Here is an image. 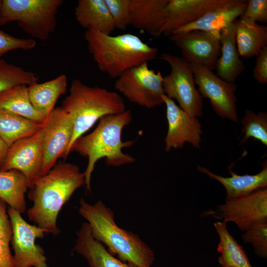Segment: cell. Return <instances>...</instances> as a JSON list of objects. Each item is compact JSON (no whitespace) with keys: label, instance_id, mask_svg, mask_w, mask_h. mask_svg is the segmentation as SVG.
Segmentation results:
<instances>
[{"label":"cell","instance_id":"cell-1","mask_svg":"<svg viewBox=\"0 0 267 267\" xmlns=\"http://www.w3.org/2000/svg\"><path fill=\"white\" fill-rule=\"evenodd\" d=\"M85 184L84 172L70 163H59L33 183L28 198L33 203L27 210L29 220L57 235L60 233L57 218L63 206L74 192Z\"/></svg>","mask_w":267,"mask_h":267},{"label":"cell","instance_id":"cell-2","mask_svg":"<svg viewBox=\"0 0 267 267\" xmlns=\"http://www.w3.org/2000/svg\"><path fill=\"white\" fill-rule=\"evenodd\" d=\"M78 213L88 223L92 236L111 254L134 267H151L154 251L137 234L120 227L114 213L102 201L91 204L81 198Z\"/></svg>","mask_w":267,"mask_h":267},{"label":"cell","instance_id":"cell-3","mask_svg":"<svg viewBox=\"0 0 267 267\" xmlns=\"http://www.w3.org/2000/svg\"><path fill=\"white\" fill-rule=\"evenodd\" d=\"M132 115L130 110L116 115L101 118L98 125L90 134L82 135L74 143L72 151H74L88 159V164L84 172L86 189L91 191V178L96 162L105 159L108 166L119 167L135 161L131 155L124 153L122 150L134 144V140L123 141L122 132L130 124Z\"/></svg>","mask_w":267,"mask_h":267},{"label":"cell","instance_id":"cell-4","mask_svg":"<svg viewBox=\"0 0 267 267\" xmlns=\"http://www.w3.org/2000/svg\"><path fill=\"white\" fill-rule=\"evenodd\" d=\"M88 50L101 72L117 78L126 70L155 59L158 49L139 37L126 33L105 35L92 29L84 34Z\"/></svg>","mask_w":267,"mask_h":267},{"label":"cell","instance_id":"cell-5","mask_svg":"<svg viewBox=\"0 0 267 267\" xmlns=\"http://www.w3.org/2000/svg\"><path fill=\"white\" fill-rule=\"evenodd\" d=\"M61 107L71 117L73 132L66 158L77 139L83 135L101 118L124 112L125 102L118 93L99 87H91L79 79L73 80L69 94Z\"/></svg>","mask_w":267,"mask_h":267},{"label":"cell","instance_id":"cell-6","mask_svg":"<svg viewBox=\"0 0 267 267\" xmlns=\"http://www.w3.org/2000/svg\"><path fill=\"white\" fill-rule=\"evenodd\" d=\"M63 0H2L0 25L16 22L33 38L46 40L55 31Z\"/></svg>","mask_w":267,"mask_h":267},{"label":"cell","instance_id":"cell-7","mask_svg":"<svg viewBox=\"0 0 267 267\" xmlns=\"http://www.w3.org/2000/svg\"><path fill=\"white\" fill-rule=\"evenodd\" d=\"M158 58L167 62L170 73L163 77L165 95L176 100L178 106L188 115L200 117L203 114L202 97L196 88L190 63L183 57L163 53Z\"/></svg>","mask_w":267,"mask_h":267},{"label":"cell","instance_id":"cell-8","mask_svg":"<svg viewBox=\"0 0 267 267\" xmlns=\"http://www.w3.org/2000/svg\"><path fill=\"white\" fill-rule=\"evenodd\" d=\"M163 76L148 62L129 69L118 77L115 88L129 101L147 109L164 104Z\"/></svg>","mask_w":267,"mask_h":267},{"label":"cell","instance_id":"cell-9","mask_svg":"<svg viewBox=\"0 0 267 267\" xmlns=\"http://www.w3.org/2000/svg\"><path fill=\"white\" fill-rule=\"evenodd\" d=\"M7 213L12 228L11 244L15 267H48L43 248L35 243L47 231L29 223L21 213L11 208H7Z\"/></svg>","mask_w":267,"mask_h":267},{"label":"cell","instance_id":"cell-10","mask_svg":"<svg viewBox=\"0 0 267 267\" xmlns=\"http://www.w3.org/2000/svg\"><path fill=\"white\" fill-rule=\"evenodd\" d=\"M189 63L202 97L209 99L213 110L218 115L238 122L237 98L235 95L236 85L224 81L213 71L201 64Z\"/></svg>","mask_w":267,"mask_h":267},{"label":"cell","instance_id":"cell-11","mask_svg":"<svg viewBox=\"0 0 267 267\" xmlns=\"http://www.w3.org/2000/svg\"><path fill=\"white\" fill-rule=\"evenodd\" d=\"M43 160L41 176L47 174L59 158H66L73 132L70 115L61 107L55 108L42 125Z\"/></svg>","mask_w":267,"mask_h":267},{"label":"cell","instance_id":"cell-12","mask_svg":"<svg viewBox=\"0 0 267 267\" xmlns=\"http://www.w3.org/2000/svg\"><path fill=\"white\" fill-rule=\"evenodd\" d=\"M211 214L225 223L234 222L244 231L254 223L267 220V189H259L246 196L226 200Z\"/></svg>","mask_w":267,"mask_h":267},{"label":"cell","instance_id":"cell-13","mask_svg":"<svg viewBox=\"0 0 267 267\" xmlns=\"http://www.w3.org/2000/svg\"><path fill=\"white\" fill-rule=\"evenodd\" d=\"M221 32L191 31L169 37L189 63H195L213 71L220 54Z\"/></svg>","mask_w":267,"mask_h":267},{"label":"cell","instance_id":"cell-14","mask_svg":"<svg viewBox=\"0 0 267 267\" xmlns=\"http://www.w3.org/2000/svg\"><path fill=\"white\" fill-rule=\"evenodd\" d=\"M43 160L41 128L34 134L19 139L9 147L0 171L14 169L20 171L26 177L31 188L35 180L41 176Z\"/></svg>","mask_w":267,"mask_h":267},{"label":"cell","instance_id":"cell-15","mask_svg":"<svg viewBox=\"0 0 267 267\" xmlns=\"http://www.w3.org/2000/svg\"><path fill=\"white\" fill-rule=\"evenodd\" d=\"M166 108L168 124L167 134L165 138V150L172 148H182L185 142L194 147L200 148L202 134L201 124L197 117L191 116L182 110L175 101L166 95L163 97Z\"/></svg>","mask_w":267,"mask_h":267},{"label":"cell","instance_id":"cell-16","mask_svg":"<svg viewBox=\"0 0 267 267\" xmlns=\"http://www.w3.org/2000/svg\"><path fill=\"white\" fill-rule=\"evenodd\" d=\"M229 0H168L162 35L169 37L180 28L198 20Z\"/></svg>","mask_w":267,"mask_h":267},{"label":"cell","instance_id":"cell-17","mask_svg":"<svg viewBox=\"0 0 267 267\" xmlns=\"http://www.w3.org/2000/svg\"><path fill=\"white\" fill-rule=\"evenodd\" d=\"M74 250L89 267H134L120 260L92 235L88 223L84 222L76 232Z\"/></svg>","mask_w":267,"mask_h":267},{"label":"cell","instance_id":"cell-18","mask_svg":"<svg viewBox=\"0 0 267 267\" xmlns=\"http://www.w3.org/2000/svg\"><path fill=\"white\" fill-rule=\"evenodd\" d=\"M168 0H131L129 25L158 38L162 35Z\"/></svg>","mask_w":267,"mask_h":267},{"label":"cell","instance_id":"cell-19","mask_svg":"<svg viewBox=\"0 0 267 267\" xmlns=\"http://www.w3.org/2000/svg\"><path fill=\"white\" fill-rule=\"evenodd\" d=\"M247 3L246 0H229L227 3L206 13L195 21L180 28L175 33L191 31L221 32L242 15Z\"/></svg>","mask_w":267,"mask_h":267},{"label":"cell","instance_id":"cell-20","mask_svg":"<svg viewBox=\"0 0 267 267\" xmlns=\"http://www.w3.org/2000/svg\"><path fill=\"white\" fill-rule=\"evenodd\" d=\"M235 32L234 22L221 31L220 54L215 68L218 76L231 83H234L245 68L237 48Z\"/></svg>","mask_w":267,"mask_h":267},{"label":"cell","instance_id":"cell-21","mask_svg":"<svg viewBox=\"0 0 267 267\" xmlns=\"http://www.w3.org/2000/svg\"><path fill=\"white\" fill-rule=\"evenodd\" d=\"M197 168L199 172L218 181L224 186L226 193V200L246 196L259 189L267 188V186L266 161L263 164L262 170L253 175H239L229 168L231 177H223L199 165H197Z\"/></svg>","mask_w":267,"mask_h":267},{"label":"cell","instance_id":"cell-22","mask_svg":"<svg viewBox=\"0 0 267 267\" xmlns=\"http://www.w3.org/2000/svg\"><path fill=\"white\" fill-rule=\"evenodd\" d=\"M75 15L78 24L86 30L111 35L116 29L105 0H79Z\"/></svg>","mask_w":267,"mask_h":267},{"label":"cell","instance_id":"cell-23","mask_svg":"<svg viewBox=\"0 0 267 267\" xmlns=\"http://www.w3.org/2000/svg\"><path fill=\"white\" fill-rule=\"evenodd\" d=\"M234 23L236 44L239 55L245 58L256 57L267 46V26L242 17Z\"/></svg>","mask_w":267,"mask_h":267},{"label":"cell","instance_id":"cell-24","mask_svg":"<svg viewBox=\"0 0 267 267\" xmlns=\"http://www.w3.org/2000/svg\"><path fill=\"white\" fill-rule=\"evenodd\" d=\"M67 77L61 74L43 83H36L28 86L29 96L35 109L46 118L55 108L59 97L66 92Z\"/></svg>","mask_w":267,"mask_h":267},{"label":"cell","instance_id":"cell-25","mask_svg":"<svg viewBox=\"0 0 267 267\" xmlns=\"http://www.w3.org/2000/svg\"><path fill=\"white\" fill-rule=\"evenodd\" d=\"M29 188L26 177L20 171H0V199L21 214L27 210L25 193Z\"/></svg>","mask_w":267,"mask_h":267},{"label":"cell","instance_id":"cell-26","mask_svg":"<svg viewBox=\"0 0 267 267\" xmlns=\"http://www.w3.org/2000/svg\"><path fill=\"white\" fill-rule=\"evenodd\" d=\"M0 109L22 116L39 124L45 119L32 104L28 86L20 85L0 92Z\"/></svg>","mask_w":267,"mask_h":267},{"label":"cell","instance_id":"cell-27","mask_svg":"<svg viewBox=\"0 0 267 267\" xmlns=\"http://www.w3.org/2000/svg\"><path fill=\"white\" fill-rule=\"evenodd\" d=\"M214 226L220 240L217 247L220 265L222 267H252L243 247L228 231L226 223L217 222Z\"/></svg>","mask_w":267,"mask_h":267},{"label":"cell","instance_id":"cell-28","mask_svg":"<svg viewBox=\"0 0 267 267\" xmlns=\"http://www.w3.org/2000/svg\"><path fill=\"white\" fill-rule=\"evenodd\" d=\"M42 125L0 109V137L9 147L17 140L36 134Z\"/></svg>","mask_w":267,"mask_h":267},{"label":"cell","instance_id":"cell-29","mask_svg":"<svg viewBox=\"0 0 267 267\" xmlns=\"http://www.w3.org/2000/svg\"><path fill=\"white\" fill-rule=\"evenodd\" d=\"M39 78L37 74L0 59V92L17 85L31 86Z\"/></svg>","mask_w":267,"mask_h":267},{"label":"cell","instance_id":"cell-30","mask_svg":"<svg viewBox=\"0 0 267 267\" xmlns=\"http://www.w3.org/2000/svg\"><path fill=\"white\" fill-rule=\"evenodd\" d=\"M243 125L242 133L244 134L240 143L247 141L250 138L259 140L267 146V114L265 112H254L247 109L241 121Z\"/></svg>","mask_w":267,"mask_h":267},{"label":"cell","instance_id":"cell-31","mask_svg":"<svg viewBox=\"0 0 267 267\" xmlns=\"http://www.w3.org/2000/svg\"><path fill=\"white\" fill-rule=\"evenodd\" d=\"M12 235V225L6 205L0 199V267H15L9 247Z\"/></svg>","mask_w":267,"mask_h":267},{"label":"cell","instance_id":"cell-32","mask_svg":"<svg viewBox=\"0 0 267 267\" xmlns=\"http://www.w3.org/2000/svg\"><path fill=\"white\" fill-rule=\"evenodd\" d=\"M242 238L244 243L252 245L257 256L267 257V220L254 223L244 231Z\"/></svg>","mask_w":267,"mask_h":267},{"label":"cell","instance_id":"cell-33","mask_svg":"<svg viewBox=\"0 0 267 267\" xmlns=\"http://www.w3.org/2000/svg\"><path fill=\"white\" fill-rule=\"evenodd\" d=\"M115 28L125 30L129 25L131 0H105Z\"/></svg>","mask_w":267,"mask_h":267},{"label":"cell","instance_id":"cell-34","mask_svg":"<svg viewBox=\"0 0 267 267\" xmlns=\"http://www.w3.org/2000/svg\"><path fill=\"white\" fill-rule=\"evenodd\" d=\"M36 45L33 39H23L14 37L0 29V57L6 52L16 49L29 50Z\"/></svg>","mask_w":267,"mask_h":267},{"label":"cell","instance_id":"cell-35","mask_svg":"<svg viewBox=\"0 0 267 267\" xmlns=\"http://www.w3.org/2000/svg\"><path fill=\"white\" fill-rule=\"evenodd\" d=\"M262 23L267 22V0H249L240 17Z\"/></svg>","mask_w":267,"mask_h":267},{"label":"cell","instance_id":"cell-36","mask_svg":"<svg viewBox=\"0 0 267 267\" xmlns=\"http://www.w3.org/2000/svg\"><path fill=\"white\" fill-rule=\"evenodd\" d=\"M253 73L258 83L261 84L267 83V46L262 49L256 56Z\"/></svg>","mask_w":267,"mask_h":267},{"label":"cell","instance_id":"cell-37","mask_svg":"<svg viewBox=\"0 0 267 267\" xmlns=\"http://www.w3.org/2000/svg\"><path fill=\"white\" fill-rule=\"evenodd\" d=\"M9 146L0 137V169L7 154Z\"/></svg>","mask_w":267,"mask_h":267},{"label":"cell","instance_id":"cell-38","mask_svg":"<svg viewBox=\"0 0 267 267\" xmlns=\"http://www.w3.org/2000/svg\"><path fill=\"white\" fill-rule=\"evenodd\" d=\"M1 3H2V0H0V13L1 7Z\"/></svg>","mask_w":267,"mask_h":267}]
</instances>
